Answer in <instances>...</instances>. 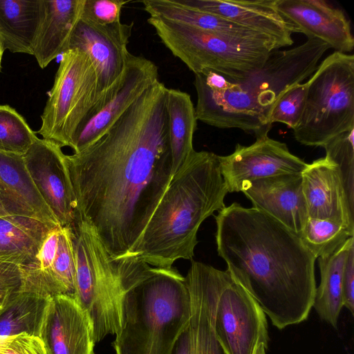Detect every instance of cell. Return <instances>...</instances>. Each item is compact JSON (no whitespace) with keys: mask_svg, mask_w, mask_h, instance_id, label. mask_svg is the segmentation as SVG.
<instances>
[{"mask_svg":"<svg viewBox=\"0 0 354 354\" xmlns=\"http://www.w3.org/2000/svg\"><path fill=\"white\" fill-rule=\"evenodd\" d=\"M37 136L15 109L0 105V151L24 155Z\"/></svg>","mask_w":354,"mask_h":354,"instance_id":"4dcf8cb0","label":"cell"},{"mask_svg":"<svg viewBox=\"0 0 354 354\" xmlns=\"http://www.w3.org/2000/svg\"><path fill=\"white\" fill-rule=\"evenodd\" d=\"M301 118L293 129L301 145L323 147L354 129V56L335 51L308 81Z\"/></svg>","mask_w":354,"mask_h":354,"instance_id":"ba28073f","label":"cell"},{"mask_svg":"<svg viewBox=\"0 0 354 354\" xmlns=\"http://www.w3.org/2000/svg\"><path fill=\"white\" fill-rule=\"evenodd\" d=\"M41 0H0V39L6 50L33 55Z\"/></svg>","mask_w":354,"mask_h":354,"instance_id":"d4e9b609","label":"cell"},{"mask_svg":"<svg viewBox=\"0 0 354 354\" xmlns=\"http://www.w3.org/2000/svg\"><path fill=\"white\" fill-rule=\"evenodd\" d=\"M223 270L192 260L185 277L190 297L194 354H226L214 329V317Z\"/></svg>","mask_w":354,"mask_h":354,"instance_id":"ac0fdd59","label":"cell"},{"mask_svg":"<svg viewBox=\"0 0 354 354\" xmlns=\"http://www.w3.org/2000/svg\"><path fill=\"white\" fill-rule=\"evenodd\" d=\"M307 84L299 83L291 86L279 99L270 117V124H285L292 130L298 124L304 108Z\"/></svg>","mask_w":354,"mask_h":354,"instance_id":"d6a6232c","label":"cell"},{"mask_svg":"<svg viewBox=\"0 0 354 354\" xmlns=\"http://www.w3.org/2000/svg\"><path fill=\"white\" fill-rule=\"evenodd\" d=\"M183 5L223 17L266 35L281 47L293 44L296 27L277 10L274 0H177Z\"/></svg>","mask_w":354,"mask_h":354,"instance_id":"d6986e66","label":"cell"},{"mask_svg":"<svg viewBox=\"0 0 354 354\" xmlns=\"http://www.w3.org/2000/svg\"><path fill=\"white\" fill-rule=\"evenodd\" d=\"M142 3L151 17L162 18L225 37L272 41L281 47L266 35L217 15L183 5L177 0H144Z\"/></svg>","mask_w":354,"mask_h":354,"instance_id":"603a6c76","label":"cell"},{"mask_svg":"<svg viewBox=\"0 0 354 354\" xmlns=\"http://www.w3.org/2000/svg\"><path fill=\"white\" fill-rule=\"evenodd\" d=\"M47 284L53 294L75 299V263L70 227L60 226L56 256L49 274L42 270Z\"/></svg>","mask_w":354,"mask_h":354,"instance_id":"f546056e","label":"cell"},{"mask_svg":"<svg viewBox=\"0 0 354 354\" xmlns=\"http://www.w3.org/2000/svg\"><path fill=\"white\" fill-rule=\"evenodd\" d=\"M39 337L46 354H94L95 343L90 319L69 296L50 299Z\"/></svg>","mask_w":354,"mask_h":354,"instance_id":"9a60e30c","label":"cell"},{"mask_svg":"<svg viewBox=\"0 0 354 354\" xmlns=\"http://www.w3.org/2000/svg\"><path fill=\"white\" fill-rule=\"evenodd\" d=\"M242 192L254 207L270 215L299 235L308 217L301 174L257 180L247 185Z\"/></svg>","mask_w":354,"mask_h":354,"instance_id":"ffe728a7","label":"cell"},{"mask_svg":"<svg viewBox=\"0 0 354 354\" xmlns=\"http://www.w3.org/2000/svg\"><path fill=\"white\" fill-rule=\"evenodd\" d=\"M75 263V299L87 314L95 343L122 327L127 291L149 277L151 267L136 257L113 259L83 219L71 227Z\"/></svg>","mask_w":354,"mask_h":354,"instance_id":"5b68a950","label":"cell"},{"mask_svg":"<svg viewBox=\"0 0 354 354\" xmlns=\"http://www.w3.org/2000/svg\"><path fill=\"white\" fill-rule=\"evenodd\" d=\"M330 48L325 42L308 39L295 48L272 52L262 68L243 80L230 81L222 91L212 90L195 75L197 120L222 129H239L255 136L268 134L271 112L291 86L312 75Z\"/></svg>","mask_w":354,"mask_h":354,"instance_id":"277c9868","label":"cell"},{"mask_svg":"<svg viewBox=\"0 0 354 354\" xmlns=\"http://www.w3.org/2000/svg\"><path fill=\"white\" fill-rule=\"evenodd\" d=\"M11 214L9 212L5 200L3 199L2 195L0 193V216H5Z\"/></svg>","mask_w":354,"mask_h":354,"instance_id":"74e56055","label":"cell"},{"mask_svg":"<svg viewBox=\"0 0 354 354\" xmlns=\"http://www.w3.org/2000/svg\"><path fill=\"white\" fill-rule=\"evenodd\" d=\"M23 268L13 263L0 261V291L12 292L21 285Z\"/></svg>","mask_w":354,"mask_h":354,"instance_id":"8d00e7d4","label":"cell"},{"mask_svg":"<svg viewBox=\"0 0 354 354\" xmlns=\"http://www.w3.org/2000/svg\"><path fill=\"white\" fill-rule=\"evenodd\" d=\"M266 315L226 270L223 271L214 317L215 334L226 354H266Z\"/></svg>","mask_w":354,"mask_h":354,"instance_id":"30bf717a","label":"cell"},{"mask_svg":"<svg viewBox=\"0 0 354 354\" xmlns=\"http://www.w3.org/2000/svg\"><path fill=\"white\" fill-rule=\"evenodd\" d=\"M342 303L354 315V245L348 251L342 275Z\"/></svg>","mask_w":354,"mask_h":354,"instance_id":"d590c367","label":"cell"},{"mask_svg":"<svg viewBox=\"0 0 354 354\" xmlns=\"http://www.w3.org/2000/svg\"><path fill=\"white\" fill-rule=\"evenodd\" d=\"M227 193L218 156L194 150L172 177L130 257L160 268L193 260L201 225L225 207Z\"/></svg>","mask_w":354,"mask_h":354,"instance_id":"3957f363","label":"cell"},{"mask_svg":"<svg viewBox=\"0 0 354 354\" xmlns=\"http://www.w3.org/2000/svg\"><path fill=\"white\" fill-rule=\"evenodd\" d=\"M191 315L190 297L176 268L155 272L124 295L116 354H171Z\"/></svg>","mask_w":354,"mask_h":354,"instance_id":"8992f818","label":"cell"},{"mask_svg":"<svg viewBox=\"0 0 354 354\" xmlns=\"http://www.w3.org/2000/svg\"><path fill=\"white\" fill-rule=\"evenodd\" d=\"M159 81L157 66L129 53L120 80L95 101L73 138L77 153L101 137L150 86Z\"/></svg>","mask_w":354,"mask_h":354,"instance_id":"8fae6325","label":"cell"},{"mask_svg":"<svg viewBox=\"0 0 354 354\" xmlns=\"http://www.w3.org/2000/svg\"><path fill=\"white\" fill-rule=\"evenodd\" d=\"M129 1L85 0L80 19L98 25H109L119 22L122 8Z\"/></svg>","mask_w":354,"mask_h":354,"instance_id":"836d02e7","label":"cell"},{"mask_svg":"<svg viewBox=\"0 0 354 354\" xmlns=\"http://www.w3.org/2000/svg\"><path fill=\"white\" fill-rule=\"evenodd\" d=\"M53 227L21 215L0 216V261L21 266L37 264L39 251Z\"/></svg>","mask_w":354,"mask_h":354,"instance_id":"cb8c5ba5","label":"cell"},{"mask_svg":"<svg viewBox=\"0 0 354 354\" xmlns=\"http://www.w3.org/2000/svg\"><path fill=\"white\" fill-rule=\"evenodd\" d=\"M353 236L354 230L340 222L310 217L299 234L302 243L316 259L331 254Z\"/></svg>","mask_w":354,"mask_h":354,"instance_id":"f1b7e54d","label":"cell"},{"mask_svg":"<svg viewBox=\"0 0 354 354\" xmlns=\"http://www.w3.org/2000/svg\"><path fill=\"white\" fill-rule=\"evenodd\" d=\"M10 294V292H6L0 291V308L6 303Z\"/></svg>","mask_w":354,"mask_h":354,"instance_id":"f35d334b","label":"cell"},{"mask_svg":"<svg viewBox=\"0 0 354 354\" xmlns=\"http://www.w3.org/2000/svg\"><path fill=\"white\" fill-rule=\"evenodd\" d=\"M228 192H240L252 181L283 174H300L308 163L292 153L286 143L268 134L249 145L236 144L234 152L218 156Z\"/></svg>","mask_w":354,"mask_h":354,"instance_id":"7c38bea8","label":"cell"},{"mask_svg":"<svg viewBox=\"0 0 354 354\" xmlns=\"http://www.w3.org/2000/svg\"><path fill=\"white\" fill-rule=\"evenodd\" d=\"M274 5L308 39H319L343 53L353 49L351 24L341 10L322 0H274Z\"/></svg>","mask_w":354,"mask_h":354,"instance_id":"e0dca14e","label":"cell"},{"mask_svg":"<svg viewBox=\"0 0 354 354\" xmlns=\"http://www.w3.org/2000/svg\"><path fill=\"white\" fill-rule=\"evenodd\" d=\"M326 156L339 167L349 205L354 210V129L326 142Z\"/></svg>","mask_w":354,"mask_h":354,"instance_id":"1f68e13d","label":"cell"},{"mask_svg":"<svg viewBox=\"0 0 354 354\" xmlns=\"http://www.w3.org/2000/svg\"><path fill=\"white\" fill-rule=\"evenodd\" d=\"M353 245L354 238L352 236L331 254L318 258L320 283L316 287L313 308L322 320L335 329L343 307L344 267L348 251Z\"/></svg>","mask_w":354,"mask_h":354,"instance_id":"484cf974","label":"cell"},{"mask_svg":"<svg viewBox=\"0 0 354 354\" xmlns=\"http://www.w3.org/2000/svg\"><path fill=\"white\" fill-rule=\"evenodd\" d=\"M147 22L194 74L210 71L233 82L262 68L272 52L281 48L272 41L225 37L162 18L149 17Z\"/></svg>","mask_w":354,"mask_h":354,"instance_id":"52a82bcc","label":"cell"},{"mask_svg":"<svg viewBox=\"0 0 354 354\" xmlns=\"http://www.w3.org/2000/svg\"><path fill=\"white\" fill-rule=\"evenodd\" d=\"M50 299L21 289L10 292L0 308V336L26 333L39 337Z\"/></svg>","mask_w":354,"mask_h":354,"instance_id":"83f0119b","label":"cell"},{"mask_svg":"<svg viewBox=\"0 0 354 354\" xmlns=\"http://www.w3.org/2000/svg\"><path fill=\"white\" fill-rule=\"evenodd\" d=\"M133 26L121 21L98 25L80 19L73 30L68 50L79 49L90 57L96 71L97 100L123 74Z\"/></svg>","mask_w":354,"mask_h":354,"instance_id":"5bb4252c","label":"cell"},{"mask_svg":"<svg viewBox=\"0 0 354 354\" xmlns=\"http://www.w3.org/2000/svg\"><path fill=\"white\" fill-rule=\"evenodd\" d=\"M226 271L279 330L306 321L316 290V258L299 235L267 213L233 203L215 216Z\"/></svg>","mask_w":354,"mask_h":354,"instance_id":"7a4b0ae2","label":"cell"},{"mask_svg":"<svg viewBox=\"0 0 354 354\" xmlns=\"http://www.w3.org/2000/svg\"><path fill=\"white\" fill-rule=\"evenodd\" d=\"M0 193L11 215L33 218L50 226L59 225L36 189L23 155L0 151Z\"/></svg>","mask_w":354,"mask_h":354,"instance_id":"44dd1931","label":"cell"},{"mask_svg":"<svg viewBox=\"0 0 354 354\" xmlns=\"http://www.w3.org/2000/svg\"><path fill=\"white\" fill-rule=\"evenodd\" d=\"M98 98L97 75L88 55L79 49L62 54L37 131L62 148L72 147L76 131Z\"/></svg>","mask_w":354,"mask_h":354,"instance_id":"9c48e42d","label":"cell"},{"mask_svg":"<svg viewBox=\"0 0 354 354\" xmlns=\"http://www.w3.org/2000/svg\"><path fill=\"white\" fill-rule=\"evenodd\" d=\"M0 354H46L40 337L21 333L0 336Z\"/></svg>","mask_w":354,"mask_h":354,"instance_id":"e575fe53","label":"cell"},{"mask_svg":"<svg viewBox=\"0 0 354 354\" xmlns=\"http://www.w3.org/2000/svg\"><path fill=\"white\" fill-rule=\"evenodd\" d=\"M85 0H41V17L33 55L41 68L68 50Z\"/></svg>","mask_w":354,"mask_h":354,"instance_id":"7402d4cb","label":"cell"},{"mask_svg":"<svg viewBox=\"0 0 354 354\" xmlns=\"http://www.w3.org/2000/svg\"><path fill=\"white\" fill-rule=\"evenodd\" d=\"M4 51H5V49L3 48V46L1 39H0V71L1 68V62H2V57H3Z\"/></svg>","mask_w":354,"mask_h":354,"instance_id":"ab89813d","label":"cell"},{"mask_svg":"<svg viewBox=\"0 0 354 354\" xmlns=\"http://www.w3.org/2000/svg\"><path fill=\"white\" fill-rule=\"evenodd\" d=\"M23 157L36 189L59 225L72 227L77 202L62 147L37 137Z\"/></svg>","mask_w":354,"mask_h":354,"instance_id":"4fadbf2b","label":"cell"},{"mask_svg":"<svg viewBox=\"0 0 354 354\" xmlns=\"http://www.w3.org/2000/svg\"><path fill=\"white\" fill-rule=\"evenodd\" d=\"M301 176L308 217L338 221L354 230V210L337 165L326 156L320 158L308 163Z\"/></svg>","mask_w":354,"mask_h":354,"instance_id":"2e32d148","label":"cell"},{"mask_svg":"<svg viewBox=\"0 0 354 354\" xmlns=\"http://www.w3.org/2000/svg\"><path fill=\"white\" fill-rule=\"evenodd\" d=\"M167 109L173 177L194 150L193 136L198 120L190 95L182 91L167 89Z\"/></svg>","mask_w":354,"mask_h":354,"instance_id":"4316f807","label":"cell"},{"mask_svg":"<svg viewBox=\"0 0 354 354\" xmlns=\"http://www.w3.org/2000/svg\"><path fill=\"white\" fill-rule=\"evenodd\" d=\"M167 89L156 82L101 137L66 155L77 215L113 259L130 257L172 178Z\"/></svg>","mask_w":354,"mask_h":354,"instance_id":"6da1fadb","label":"cell"}]
</instances>
